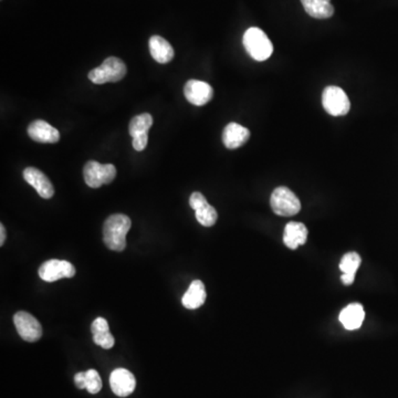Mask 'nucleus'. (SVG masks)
I'll return each instance as SVG.
<instances>
[{
	"mask_svg": "<svg viewBox=\"0 0 398 398\" xmlns=\"http://www.w3.org/2000/svg\"><path fill=\"white\" fill-rule=\"evenodd\" d=\"M131 226L130 217L123 214H115L106 218L103 225V242L106 247L113 251H123L126 247V235Z\"/></svg>",
	"mask_w": 398,
	"mask_h": 398,
	"instance_id": "nucleus-1",
	"label": "nucleus"
},
{
	"mask_svg": "<svg viewBox=\"0 0 398 398\" xmlns=\"http://www.w3.org/2000/svg\"><path fill=\"white\" fill-rule=\"evenodd\" d=\"M244 49L256 61H265L274 52V45L265 31L257 27L249 28L242 38Z\"/></svg>",
	"mask_w": 398,
	"mask_h": 398,
	"instance_id": "nucleus-2",
	"label": "nucleus"
},
{
	"mask_svg": "<svg viewBox=\"0 0 398 398\" xmlns=\"http://www.w3.org/2000/svg\"><path fill=\"white\" fill-rule=\"evenodd\" d=\"M126 66L121 59L110 57L104 60L101 66L89 72V79L94 84L119 82L126 75Z\"/></svg>",
	"mask_w": 398,
	"mask_h": 398,
	"instance_id": "nucleus-3",
	"label": "nucleus"
},
{
	"mask_svg": "<svg viewBox=\"0 0 398 398\" xmlns=\"http://www.w3.org/2000/svg\"><path fill=\"white\" fill-rule=\"evenodd\" d=\"M270 205L274 214L283 217L297 215L301 210V202L297 195L284 186L277 187L272 191Z\"/></svg>",
	"mask_w": 398,
	"mask_h": 398,
	"instance_id": "nucleus-4",
	"label": "nucleus"
},
{
	"mask_svg": "<svg viewBox=\"0 0 398 398\" xmlns=\"http://www.w3.org/2000/svg\"><path fill=\"white\" fill-rule=\"evenodd\" d=\"M117 176L115 165L101 164L96 161H90L83 168V177L87 185L91 189H98L102 185L112 183Z\"/></svg>",
	"mask_w": 398,
	"mask_h": 398,
	"instance_id": "nucleus-5",
	"label": "nucleus"
},
{
	"mask_svg": "<svg viewBox=\"0 0 398 398\" xmlns=\"http://www.w3.org/2000/svg\"><path fill=\"white\" fill-rule=\"evenodd\" d=\"M322 104L325 111L332 117L346 115L351 109V102L344 90L330 85L322 93Z\"/></svg>",
	"mask_w": 398,
	"mask_h": 398,
	"instance_id": "nucleus-6",
	"label": "nucleus"
},
{
	"mask_svg": "<svg viewBox=\"0 0 398 398\" xmlns=\"http://www.w3.org/2000/svg\"><path fill=\"white\" fill-rule=\"evenodd\" d=\"M13 323L16 325L19 337L27 342H37L43 337V327L35 316L20 311L13 316Z\"/></svg>",
	"mask_w": 398,
	"mask_h": 398,
	"instance_id": "nucleus-7",
	"label": "nucleus"
},
{
	"mask_svg": "<svg viewBox=\"0 0 398 398\" xmlns=\"http://www.w3.org/2000/svg\"><path fill=\"white\" fill-rule=\"evenodd\" d=\"M40 279L45 282L58 281L60 279L72 278L75 276V265L66 260H52L45 261L40 265L38 270Z\"/></svg>",
	"mask_w": 398,
	"mask_h": 398,
	"instance_id": "nucleus-8",
	"label": "nucleus"
},
{
	"mask_svg": "<svg viewBox=\"0 0 398 398\" xmlns=\"http://www.w3.org/2000/svg\"><path fill=\"white\" fill-rule=\"evenodd\" d=\"M184 94L189 103L193 105L202 106L212 101L214 90L212 85L199 80H189L184 87Z\"/></svg>",
	"mask_w": 398,
	"mask_h": 398,
	"instance_id": "nucleus-9",
	"label": "nucleus"
},
{
	"mask_svg": "<svg viewBox=\"0 0 398 398\" xmlns=\"http://www.w3.org/2000/svg\"><path fill=\"white\" fill-rule=\"evenodd\" d=\"M110 386L115 395L128 397L135 390V377L128 369H115L110 375Z\"/></svg>",
	"mask_w": 398,
	"mask_h": 398,
	"instance_id": "nucleus-10",
	"label": "nucleus"
},
{
	"mask_svg": "<svg viewBox=\"0 0 398 398\" xmlns=\"http://www.w3.org/2000/svg\"><path fill=\"white\" fill-rule=\"evenodd\" d=\"M24 178L27 183L37 191L40 197L50 199L54 195V189L50 179L38 168H27L24 170Z\"/></svg>",
	"mask_w": 398,
	"mask_h": 398,
	"instance_id": "nucleus-11",
	"label": "nucleus"
},
{
	"mask_svg": "<svg viewBox=\"0 0 398 398\" xmlns=\"http://www.w3.org/2000/svg\"><path fill=\"white\" fill-rule=\"evenodd\" d=\"M28 135L38 143H58L60 133L52 125L43 119H36L28 126Z\"/></svg>",
	"mask_w": 398,
	"mask_h": 398,
	"instance_id": "nucleus-12",
	"label": "nucleus"
},
{
	"mask_svg": "<svg viewBox=\"0 0 398 398\" xmlns=\"http://www.w3.org/2000/svg\"><path fill=\"white\" fill-rule=\"evenodd\" d=\"M250 138V131L238 123H229L223 132V145L229 149H236L247 143Z\"/></svg>",
	"mask_w": 398,
	"mask_h": 398,
	"instance_id": "nucleus-13",
	"label": "nucleus"
},
{
	"mask_svg": "<svg viewBox=\"0 0 398 398\" xmlns=\"http://www.w3.org/2000/svg\"><path fill=\"white\" fill-rule=\"evenodd\" d=\"M308 229L304 223L290 221L286 225L283 233V242L290 249H297L307 242Z\"/></svg>",
	"mask_w": 398,
	"mask_h": 398,
	"instance_id": "nucleus-14",
	"label": "nucleus"
},
{
	"mask_svg": "<svg viewBox=\"0 0 398 398\" xmlns=\"http://www.w3.org/2000/svg\"><path fill=\"white\" fill-rule=\"evenodd\" d=\"M149 52L152 58L159 64H168L175 56L174 49L168 40L161 36H153L149 41Z\"/></svg>",
	"mask_w": 398,
	"mask_h": 398,
	"instance_id": "nucleus-15",
	"label": "nucleus"
},
{
	"mask_svg": "<svg viewBox=\"0 0 398 398\" xmlns=\"http://www.w3.org/2000/svg\"><path fill=\"white\" fill-rule=\"evenodd\" d=\"M93 341L102 348L109 350L115 346V337L109 330V323L104 318H98L91 324Z\"/></svg>",
	"mask_w": 398,
	"mask_h": 398,
	"instance_id": "nucleus-16",
	"label": "nucleus"
},
{
	"mask_svg": "<svg viewBox=\"0 0 398 398\" xmlns=\"http://www.w3.org/2000/svg\"><path fill=\"white\" fill-rule=\"evenodd\" d=\"M206 289H205L204 283L200 280H195L191 282L187 291L185 292L182 303L184 307L189 310H195L204 304L206 301Z\"/></svg>",
	"mask_w": 398,
	"mask_h": 398,
	"instance_id": "nucleus-17",
	"label": "nucleus"
},
{
	"mask_svg": "<svg viewBox=\"0 0 398 398\" xmlns=\"http://www.w3.org/2000/svg\"><path fill=\"white\" fill-rule=\"evenodd\" d=\"M365 318L363 305L360 303H351L343 309L340 314V322L346 330H356L361 327Z\"/></svg>",
	"mask_w": 398,
	"mask_h": 398,
	"instance_id": "nucleus-18",
	"label": "nucleus"
},
{
	"mask_svg": "<svg viewBox=\"0 0 398 398\" xmlns=\"http://www.w3.org/2000/svg\"><path fill=\"white\" fill-rule=\"evenodd\" d=\"M301 3L312 18L327 19L334 13L331 0H301Z\"/></svg>",
	"mask_w": 398,
	"mask_h": 398,
	"instance_id": "nucleus-19",
	"label": "nucleus"
},
{
	"mask_svg": "<svg viewBox=\"0 0 398 398\" xmlns=\"http://www.w3.org/2000/svg\"><path fill=\"white\" fill-rule=\"evenodd\" d=\"M153 125V117L149 113H142L133 117L128 125V133L133 138L149 134V128Z\"/></svg>",
	"mask_w": 398,
	"mask_h": 398,
	"instance_id": "nucleus-20",
	"label": "nucleus"
},
{
	"mask_svg": "<svg viewBox=\"0 0 398 398\" xmlns=\"http://www.w3.org/2000/svg\"><path fill=\"white\" fill-rule=\"evenodd\" d=\"M195 212H196L195 214H196L197 221H198L200 225L204 226V227H212V226L215 225L216 221H217V210L212 207V206H210L208 202L204 205L202 207L195 210Z\"/></svg>",
	"mask_w": 398,
	"mask_h": 398,
	"instance_id": "nucleus-21",
	"label": "nucleus"
},
{
	"mask_svg": "<svg viewBox=\"0 0 398 398\" xmlns=\"http://www.w3.org/2000/svg\"><path fill=\"white\" fill-rule=\"evenodd\" d=\"M362 259L356 252H348L343 256L340 263V270L343 274H356V271L361 265Z\"/></svg>",
	"mask_w": 398,
	"mask_h": 398,
	"instance_id": "nucleus-22",
	"label": "nucleus"
},
{
	"mask_svg": "<svg viewBox=\"0 0 398 398\" xmlns=\"http://www.w3.org/2000/svg\"><path fill=\"white\" fill-rule=\"evenodd\" d=\"M85 388L90 394H98L102 390V380L96 369L85 371Z\"/></svg>",
	"mask_w": 398,
	"mask_h": 398,
	"instance_id": "nucleus-23",
	"label": "nucleus"
},
{
	"mask_svg": "<svg viewBox=\"0 0 398 398\" xmlns=\"http://www.w3.org/2000/svg\"><path fill=\"white\" fill-rule=\"evenodd\" d=\"M207 199L205 198L204 195L199 191H195L191 195V198H189V205L194 210L198 209V208L202 207L204 205L207 204Z\"/></svg>",
	"mask_w": 398,
	"mask_h": 398,
	"instance_id": "nucleus-24",
	"label": "nucleus"
},
{
	"mask_svg": "<svg viewBox=\"0 0 398 398\" xmlns=\"http://www.w3.org/2000/svg\"><path fill=\"white\" fill-rule=\"evenodd\" d=\"M147 143H149V134L133 138V147H134L135 151H144L146 149V146H147Z\"/></svg>",
	"mask_w": 398,
	"mask_h": 398,
	"instance_id": "nucleus-25",
	"label": "nucleus"
},
{
	"mask_svg": "<svg viewBox=\"0 0 398 398\" xmlns=\"http://www.w3.org/2000/svg\"><path fill=\"white\" fill-rule=\"evenodd\" d=\"M75 384L80 390H84L85 388V371H80L75 376Z\"/></svg>",
	"mask_w": 398,
	"mask_h": 398,
	"instance_id": "nucleus-26",
	"label": "nucleus"
},
{
	"mask_svg": "<svg viewBox=\"0 0 398 398\" xmlns=\"http://www.w3.org/2000/svg\"><path fill=\"white\" fill-rule=\"evenodd\" d=\"M354 279H355V274H342V277H341V280H342L345 286H351V284L353 283Z\"/></svg>",
	"mask_w": 398,
	"mask_h": 398,
	"instance_id": "nucleus-27",
	"label": "nucleus"
},
{
	"mask_svg": "<svg viewBox=\"0 0 398 398\" xmlns=\"http://www.w3.org/2000/svg\"><path fill=\"white\" fill-rule=\"evenodd\" d=\"M6 242V229L5 226L1 223L0 225V246H3Z\"/></svg>",
	"mask_w": 398,
	"mask_h": 398,
	"instance_id": "nucleus-28",
	"label": "nucleus"
}]
</instances>
